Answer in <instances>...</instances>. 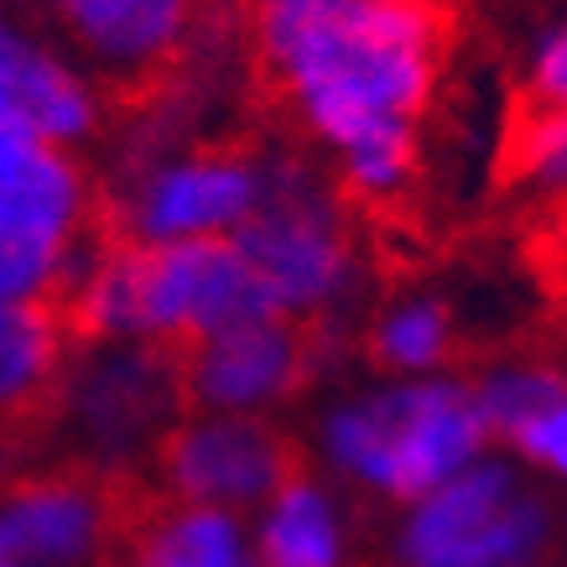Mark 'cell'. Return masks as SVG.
<instances>
[{
	"label": "cell",
	"instance_id": "obj_14",
	"mask_svg": "<svg viewBox=\"0 0 567 567\" xmlns=\"http://www.w3.org/2000/svg\"><path fill=\"white\" fill-rule=\"evenodd\" d=\"M364 349H370L375 370H385L391 380L437 375L453 354V312L443 297H401L375 312Z\"/></svg>",
	"mask_w": 567,
	"mask_h": 567
},
{
	"label": "cell",
	"instance_id": "obj_10",
	"mask_svg": "<svg viewBox=\"0 0 567 567\" xmlns=\"http://www.w3.org/2000/svg\"><path fill=\"white\" fill-rule=\"evenodd\" d=\"M121 532V499L100 474H37L0 489V563L84 567Z\"/></svg>",
	"mask_w": 567,
	"mask_h": 567
},
{
	"label": "cell",
	"instance_id": "obj_19",
	"mask_svg": "<svg viewBox=\"0 0 567 567\" xmlns=\"http://www.w3.org/2000/svg\"><path fill=\"white\" fill-rule=\"evenodd\" d=\"M0 567H21V563H0Z\"/></svg>",
	"mask_w": 567,
	"mask_h": 567
},
{
	"label": "cell",
	"instance_id": "obj_12",
	"mask_svg": "<svg viewBox=\"0 0 567 567\" xmlns=\"http://www.w3.org/2000/svg\"><path fill=\"white\" fill-rule=\"evenodd\" d=\"M256 563L260 567H349L354 563V520L344 495L318 474L292 468L276 495L256 511Z\"/></svg>",
	"mask_w": 567,
	"mask_h": 567
},
{
	"label": "cell",
	"instance_id": "obj_16",
	"mask_svg": "<svg viewBox=\"0 0 567 567\" xmlns=\"http://www.w3.org/2000/svg\"><path fill=\"white\" fill-rule=\"evenodd\" d=\"M505 447H511L526 468L551 474L557 484H567V385L551 395L542 412L526 416V422L505 437Z\"/></svg>",
	"mask_w": 567,
	"mask_h": 567
},
{
	"label": "cell",
	"instance_id": "obj_17",
	"mask_svg": "<svg viewBox=\"0 0 567 567\" xmlns=\"http://www.w3.org/2000/svg\"><path fill=\"white\" fill-rule=\"evenodd\" d=\"M526 104L532 110H567V17L536 37L526 63Z\"/></svg>",
	"mask_w": 567,
	"mask_h": 567
},
{
	"label": "cell",
	"instance_id": "obj_2",
	"mask_svg": "<svg viewBox=\"0 0 567 567\" xmlns=\"http://www.w3.org/2000/svg\"><path fill=\"white\" fill-rule=\"evenodd\" d=\"M474 385L453 375L385 380L318 416V453L344 484L412 505L489 453Z\"/></svg>",
	"mask_w": 567,
	"mask_h": 567
},
{
	"label": "cell",
	"instance_id": "obj_1",
	"mask_svg": "<svg viewBox=\"0 0 567 567\" xmlns=\"http://www.w3.org/2000/svg\"><path fill=\"white\" fill-rule=\"evenodd\" d=\"M250 32L349 193L385 204L412 188L443 69V21L427 0H250Z\"/></svg>",
	"mask_w": 567,
	"mask_h": 567
},
{
	"label": "cell",
	"instance_id": "obj_8",
	"mask_svg": "<svg viewBox=\"0 0 567 567\" xmlns=\"http://www.w3.org/2000/svg\"><path fill=\"white\" fill-rule=\"evenodd\" d=\"M312 370H318V339L308 323L292 318H260L177 349L183 406L219 416L276 412L308 385Z\"/></svg>",
	"mask_w": 567,
	"mask_h": 567
},
{
	"label": "cell",
	"instance_id": "obj_18",
	"mask_svg": "<svg viewBox=\"0 0 567 567\" xmlns=\"http://www.w3.org/2000/svg\"><path fill=\"white\" fill-rule=\"evenodd\" d=\"M480 567H516V563H480Z\"/></svg>",
	"mask_w": 567,
	"mask_h": 567
},
{
	"label": "cell",
	"instance_id": "obj_13",
	"mask_svg": "<svg viewBox=\"0 0 567 567\" xmlns=\"http://www.w3.org/2000/svg\"><path fill=\"white\" fill-rule=\"evenodd\" d=\"M115 567H260L245 516L208 505H152L146 516L121 520Z\"/></svg>",
	"mask_w": 567,
	"mask_h": 567
},
{
	"label": "cell",
	"instance_id": "obj_3",
	"mask_svg": "<svg viewBox=\"0 0 567 567\" xmlns=\"http://www.w3.org/2000/svg\"><path fill=\"white\" fill-rule=\"evenodd\" d=\"M229 240L292 323H318L360 287V240L339 193L292 156H271V188Z\"/></svg>",
	"mask_w": 567,
	"mask_h": 567
},
{
	"label": "cell",
	"instance_id": "obj_11",
	"mask_svg": "<svg viewBox=\"0 0 567 567\" xmlns=\"http://www.w3.org/2000/svg\"><path fill=\"white\" fill-rule=\"evenodd\" d=\"M73 339L52 302H0V453L48 432Z\"/></svg>",
	"mask_w": 567,
	"mask_h": 567
},
{
	"label": "cell",
	"instance_id": "obj_7",
	"mask_svg": "<svg viewBox=\"0 0 567 567\" xmlns=\"http://www.w3.org/2000/svg\"><path fill=\"white\" fill-rule=\"evenodd\" d=\"M162 489L177 505H208V511H260L276 495V484L297 468L287 432L271 416H219L193 412L177 416V427L152 453Z\"/></svg>",
	"mask_w": 567,
	"mask_h": 567
},
{
	"label": "cell",
	"instance_id": "obj_9",
	"mask_svg": "<svg viewBox=\"0 0 567 567\" xmlns=\"http://www.w3.org/2000/svg\"><path fill=\"white\" fill-rule=\"evenodd\" d=\"M89 73L115 89H152L188 52L204 0H37Z\"/></svg>",
	"mask_w": 567,
	"mask_h": 567
},
{
	"label": "cell",
	"instance_id": "obj_4",
	"mask_svg": "<svg viewBox=\"0 0 567 567\" xmlns=\"http://www.w3.org/2000/svg\"><path fill=\"white\" fill-rule=\"evenodd\" d=\"M551 505L520 480L511 458L484 453L464 474L443 480L406 505L395 526L401 567H480L516 563L542 567L551 547Z\"/></svg>",
	"mask_w": 567,
	"mask_h": 567
},
{
	"label": "cell",
	"instance_id": "obj_15",
	"mask_svg": "<svg viewBox=\"0 0 567 567\" xmlns=\"http://www.w3.org/2000/svg\"><path fill=\"white\" fill-rule=\"evenodd\" d=\"M511 183L567 204V110H532L511 141Z\"/></svg>",
	"mask_w": 567,
	"mask_h": 567
},
{
	"label": "cell",
	"instance_id": "obj_6",
	"mask_svg": "<svg viewBox=\"0 0 567 567\" xmlns=\"http://www.w3.org/2000/svg\"><path fill=\"white\" fill-rule=\"evenodd\" d=\"M271 156L250 146H188L136 167L121 193H104V224L125 245L229 240L271 188Z\"/></svg>",
	"mask_w": 567,
	"mask_h": 567
},
{
	"label": "cell",
	"instance_id": "obj_5",
	"mask_svg": "<svg viewBox=\"0 0 567 567\" xmlns=\"http://www.w3.org/2000/svg\"><path fill=\"white\" fill-rule=\"evenodd\" d=\"M58 395L52 427H63L84 453L89 474L125 468L156 453L183 416L177 349L162 344H73Z\"/></svg>",
	"mask_w": 567,
	"mask_h": 567
}]
</instances>
